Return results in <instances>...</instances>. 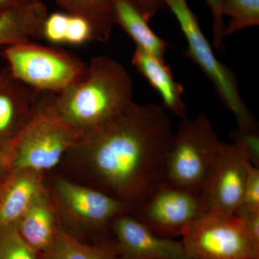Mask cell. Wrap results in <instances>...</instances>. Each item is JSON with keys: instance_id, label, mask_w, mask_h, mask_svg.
<instances>
[{"instance_id": "d6986e66", "label": "cell", "mask_w": 259, "mask_h": 259, "mask_svg": "<svg viewBox=\"0 0 259 259\" xmlns=\"http://www.w3.org/2000/svg\"><path fill=\"white\" fill-rule=\"evenodd\" d=\"M38 22L29 5L23 4L0 14V49L30 41L36 37Z\"/></svg>"}, {"instance_id": "9a60e30c", "label": "cell", "mask_w": 259, "mask_h": 259, "mask_svg": "<svg viewBox=\"0 0 259 259\" xmlns=\"http://www.w3.org/2000/svg\"><path fill=\"white\" fill-rule=\"evenodd\" d=\"M131 62L161 97L165 109L185 118L187 109L183 101V87L177 82L169 66L136 47Z\"/></svg>"}, {"instance_id": "4dcf8cb0", "label": "cell", "mask_w": 259, "mask_h": 259, "mask_svg": "<svg viewBox=\"0 0 259 259\" xmlns=\"http://www.w3.org/2000/svg\"><path fill=\"white\" fill-rule=\"evenodd\" d=\"M2 71V69H0V71Z\"/></svg>"}, {"instance_id": "ffe728a7", "label": "cell", "mask_w": 259, "mask_h": 259, "mask_svg": "<svg viewBox=\"0 0 259 259\" xmlns=\"http://www.w3.org/2000/svg\"><path fill=\"white\" fill-rule=\"evenodd\" d=\"M222 13L230 18L225 28L226 38L243 29L258 26L259 0H223Z\"/></svg>"}, {"instance_id": "9c48e42d", "label": "cell", "mask_w": 259, "mask_h": 259, "mask_svg": "<svg viewBox=\"0 0 259 259\" xmlns=\"http://www.w3.org/2000/svg\"><path fill=\"white\" fill-rule=\"evenodd\" d=\"M193 259H259L236 214L204 212L182 235Z\"/></svg>"}, {"instance_id": "e0dca14e", "label": "cell", "mask_w": 259, "mask_h": 259, "mask_svg": "<svg viewBox=\"0 0 259 259\" xmlns=\"http://www.w3.org/2000/svg\"><path fill=\"white\" fill-rule=\"evenodd\" d=\"M115 25H118L136 44L159 60L165 61L168 42L158 36L131 0H115Z\"/></svg>"}, {"instance_id": "5bb4252c", "label": "cell", "mask_w": 259, "mask_h": 259, "mask_svg": "<svg viewBox=\"0 0 259 259\" xmlns=\"http://www.w3.org/2000/svg\"><path fill=\"white\" fill-rule=\"evenodd\" d=\"M59 224L60 220L46 187L16 226L24 241L40 255L55 239Z\"/></svg>"}, {"instance_id": "d4e9b609", "label": "cell", "mask_w": 259, "mask_h": 259, "mask_svg": "<svg viewBox=\"0 0 259 259\" xmlns=\"http://www.w3.org/2000/svg\"><path fill=\"white\" fill-rule=\"evenodd\" d=\"M235 214L241 220L250 247L259 258V209L240 206Z\"/></svg>"}, {"instance_id": "30bf717a", "label": "cell", "mask_w": 259, "mask_h": 259, "mask_svg": "<svg viewBox=\"0 0 259 259\" xmlns=\"http://www.w3.org/2000/svg\"><path fill=\"white\" fill-rule=\"evenodd\" d=\"M245 159L236 144L221 142L217 159L201 191L204 212L235 214L244 193Z\"/></svg>"}, {"instance_id": "8fae6325", "label": "cell", "mask_w": 259, "mask_h": 259, "mask_svg": "<svg viewBox=\"0 0 259 259\" xmlns=\"http://www.w3.org/2000/svg\"><path fill=\"white\" fill-rule=\"evenodd\" d=\"M109 228L120 259H193L182 241L157 236L131 213L117 215Z\"/></svg>"}, {"instance_id": "603a6c76", "label": "cell", "mask_w": 259, "mask_h": 259, "mask_svg": "<svg viewBox=\"0 0 259 259\" xmlns=\"http://www.w3.org/2000/svg\"><path fill=\"white\" fill-rule=\"evenodd\" d=\"M229 136L245 158L253 166L259 167L258 131H246L238 128L231 131Z\"/></svg>"}, {"instance_id": "f1b7e54d", "label": "cell", "mask_w": 259, "mask_h": 259, "mask_svg": "<svg viewBox=\"0 0 259 259\" xmlns=\"http://www.w3.org/2000/svg\"><path fill=\"white\" fill-rule=\"evenodd\" d=\"M131 1L139 8L148 23L156 15L158 10L166 7L162 0H131Z\"/></svg>"}, {"instance_id": "277c9868", "label": "cell", "mask_w": 259, "mask_h": 259, "mask_svg": "<svg viewBox=\"0 0 259 259\" xmlns=\"http://www.w3.org/2000/svg\"><path fill=\"white\" fill-rule=\"evenodd\" d=\"M221 142L204 114L185 117L175 134L165 163V181L201 192L217 159Z\"/></svg>"}, {"instance_id": "ac0fdd59", "label": "cell", "mask_w": 259, "mask_h": 259, "mask_svg": "<svg viewBox=\"0 0 259 259\" xmlns=\"http://www.w3.org/2000/svg\"><path fill=\"white\" fill-rule=\"evenodd\" d=\"M67 14L88 20L93 27L97 41L109 40L115 20V0H52Z\"/></svg>"}, {"instance_id": "44dd1931", "label": "cell", "mask_w": 259, "mask_h": 259, "mask_svg": "<svg viewBox=\"0 0 259 259\" xmlns=\"http://www.w3.org/2000/svg\"><path fill=\"white\" fill-rule=\"evenodd\" d=\"M0 259H41L24 241L16 225L0 228Z\"/></svg>"}, {"instance_id": "8992f818", "label": "cell", "mask_w": 259, "mask_h": 259, "mask_svg": "<svg viewBox=\"0 0 259 259\" xmlns=\"http://www.w3.org/2000/svg\"><path fill=\"white\" fill-rule=\"evenodd\" d=\"M176 18L187 42L185 55L212 81L221 102L234 115L238 128L258 131L256 122L242 98L233 70L218 60L187 0H162Z\"/></svg>"}, {"instance_id": "f546056e", "label": "cell", "mask_w": 259, "mask_h": 259, "mask_svg": "<svg viewBox=\"0 0 259 259\" xmlns=\"http://www.w3.org/2000/svg\"><path fill=\"white\" fill-rule=\"evenodd\" d=\"M26 0H0V14L21 4Z\"/></svg>"}, {"instance_id": "5b68a950", "label": "cell", "mask_w": 259, "mask_h": 259, "mask_svg": "<svg viewBox=\"0 0 259 259\" xmlns=\"http://www.w3.org/2000/svg\"><path fill=\"white\" fill-rule=\"evenodd\" d=\"M48 192L61 224L77 238H95L111 234L110 223L119 214L131 213L122 201L88 185L58 177Z\"/></svg>"}, {"instance_id": "4fadbf2b", "label": "cell", "mask_w": 259, "mask_h": 259, "mask_svg": "<svg viewBox=\"0 0 259 259\" xmlns=\"http://www.w3.org/2000/svg\"><path fill=\"white\" fill-rule=\"evenodd\" d=\"M44 175L32 170L13 171L0 193V228L17 225L46 188Z\"/></svg>"}, {"instance_id": "3957f363", "label": "cell", "mask_w": 259, "mask_h": 259, "mask_svg": "<svg viewBox=\"0 0 259 259\" xmlns=\"http://www.w3.org/2000/svg\"><path fill=\"white\" fill-rule=\"evenodd\" d=\"M54 95H42L31 120L14 140L13 171L46 174L59 166L77 144L81 135L58 113Z\"/></svg>"}, {"instance_id": "7a4b0ae2", "label": "cell", "mask_w": 259, "mask_h": 259, "mask_svg": "<svg viewBox=\"0 0 259 259\" xmlns=\"http://www.w3.org/2000/svg\"><path fill=\"white\" fill-rule=\"evenodd\" d=\"M134 82L124 65L93 58L77 81L54 95L58 113L80 135L110 120L133 101Z\"/></svg>"}, {"instance_id": "ba28073f", "label": "cell", "mask_w": 259, "mask_h": 259, "mask_svg": "<svg viewBox=\"0 0 259 259\" xmlns=\"http://www.w3.org/2000/svg\"><path fill=\"white\" fill-rule=\"evenodd\" d=\"M204 212L201 192L164 181L156 186L131 214L157 236L175 239L182 236Z\"/></svg>"}, {"instance_id": "83f0119b", "label": "cell", "mask_w": 259, "mask_h": 259, "mask_svg": "<svg viewBox=\"0 0 259 259\" xmlns=\"http://www.w3.org/2000/svg\"><path fill=\"white\" fill-rule=\"evenodd\" d=\"M14 140H0V193L13 173L12 158Z\"/></svg>"}, {"instance_id": "cb8c5ba5", "label": "cell", "mask_w": 259, "mask_h": 259, "mask_svg": "<svg viewBox=\"0 0 259 259\" xmlns=\"http://www.w3.org/2000/svg\"><path fill=\"white\" fill-rule=\"evenodd\" d=\"M69 14L64 12L49 13L42 26V39L54 45L64 44Z\"/></svg>"}, {"instance_id": "2e32d148", "label": "cell", "mask_w": 259, "mask_h": 259, "mask_svg": "<svg viewBox=\"0 0 259 259\" xmlns=\"http://www.w3.org/2000/svg\"><path fill=\"white\" fill-rule=\"evenodd\" d=\"M41 259H120L117 245L112 235L83 241L65 229L60 221L54 242Z\"/></svg>"}, {"instance_id": "484cf974", "label": "cell", "mask_w": 259, "mask_h": 259, "mask_svg": "<svg viewBox=\"0 0 259 259\" xmlns=\"http://www.w3.org/2000/svg\"><path fill=\"white\" fill-rule=\"evenodd\" d=\"M244 163L246 175L244 193L240 206L259 209V168L247 159Z\"/></svg>"}, {"instance_id": "7402d4cb", "label": "cell", "mask_w": 259, "mask_h": 259, "mask_svg": "<svg viewBox=\"0 0 259 259\" xmlns=\"http://www.w3.org/2000/svg\"><path fill=\"white\" fill-rule=\"evenodd\" d=\"M90 41H97L93 27L88 20L69 15L64 44L81 46Z\"/></svg>"}, {"instance_id": "52a82bcc", "label": "cell", "mask_w": 259, "mask_h": 259, "mask_svg": "<svg viewBox=\"0 0 259 259\" xmlns=\"http://www.w3.org/2000/svg\"><path fill=\"white\" fill-rule=\"evenodd\" d=\"M8 71L29 88L42 94L58 95L79 79L87 64L58 48L32 41L4 48Z\"/></svg>"}, {"instance_id": "6da1fadb", "label": "cell", "mask_w": 259, "mask_h": 259, "mask_svg": "<svg viewBox=\"0 0 259 259\" xmlns=\"http://www.w3.org/2000/svg\"><path fill=\"white\" fill-rule=\"evenodd\" d=\"M174 136L163 107L132 102L110 120L81 135L65 158L83 173L89 186L127 204L132 212L164 182Z\"/></svg>"}, {"instance_id": "4316f807", "label": "cell", "mask_w": 259, "mask_h": 259, "mask_svg": "<svg viewBox=\"0 0 259 259\" xmlns=\"http://www.w3.org/2000/svg\"><path fill=\"white\" fill-rule=\"evenodd\" d=\"M212 16L213 45L218 52L224 51V31L226 23L222 13L223 0H204Z\"/></svg>"}, {"instance_id": "7c38bea8", "label": "cell", "mask_w": 259, "mask_h": 259, "mask_svg": "<svg viewBox=\"0 0 259 259\" xmlns=\"http://www.w3.org/2000/svg\"><path fill=\"white\" fill-rule=\"evenodd\" d=\"M44 94L0 71V140L13 141L31 120Z\"/></svg>"}]
</instances>
